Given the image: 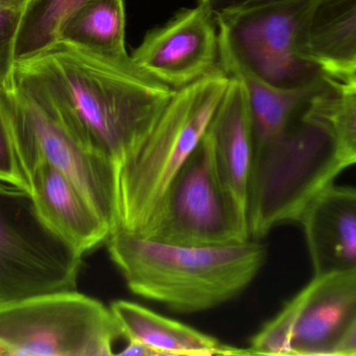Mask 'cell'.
Here are the masks:
<instances>
[{
    "instance_id": "6da1fadb",
    "label": "cell",
    "mask_w": 356,
    "mask_h": 356,
    "mask_svg": "<svg viewBox=\"0 0 356 356\" xmlns=\"http://www.w3.org/2000/svg\"><path fill=\"white\" fill-rule=\"evenodd\" d=\"M15 77L41 94L115 171L149 135L175 90L138 66L60 39L17 59Z\"/></svg>"
},
{
    "instance_id": "7a4b0ae2",
    "label": "cell",
    "mask_w": 356,
    "mask_h": 356,
    "mask_svg": "<svg viewBox=\"0 0 356 356\" xmlns=\"http://www.w3.org/2000/svg\"><path fill=\"white\" fill-rule=\"evenodd\" d=\"M111 261L133 294L178 314L209 311L240 296L267 261L257 240L226 246L168 244L116 231Z\"/></svg>"
},
{
    "instance_id": "3957f363",
    "label": "cell",
    "mask_w": 356,
    "mask_h": 356,
    "mask_svg": "<svg viewBox=\"0 0 356 356\" xmlns=\"http://www.w3.org/2000/svg\"><path fill=\"white\" fill-rule=\"evenodd\" d=\"M229 83L230 75L219 64L175 90L149 135L116 169L114 232L145 235L173 179L204 137Z\"/></svg>"
},
{
    "instance_id": "277c9868",
    "label": "cell",
    "mask_w": 356,
    "mask_h": 356,
    "mask_svg": "<svg viewBox=\"0 0 356 356\" xmlns=\"http://www.w3.org/2000/svg\"><path fill=\"white\" fill-rule=\"evenodd\" d=\"M345 169L330 134L300 115L284 135L254 153L248 196L251 238L259 240L282 224L299 223Z\"/></svg>"
},
{
    "instance_id": "5b68a950",
    "label": "cell",
    "mask_w": 356,
    "mask_h": 356,
    "mask_svg": "<svg viewBox=\"0 0 356 356\" xmlns=\"http://www.w3.org/2000/svg\"><path fill=\"white\" fill-rule=\"evenodd\" d=\"M6 90L10 141L24 179L27 182L39 163H49L76 186L113 233L116 227L113 161L88 146L48 100L26 84L15 79L14 85Z\"/></svg>"
},
{
    "instance_id": "8992f818",
    "label": "cell",
    "mask_w": 356,
    "mask_h": 356,
    "mask_svg": "<svg viewBox=\"0 0 356 356\" xmlns=\"http://www.w3.org/2000/svg\"><path fill=\"white\" fill-rule=\"evenodd\" d=\"M120 338L110 307L76 290L0 304V355L110 356Z\"/></svg>"
},
{
    "instance_id": "52a82bcc",
    "label": "cell",
    "mask_w": 356,
    "mask_h": 356,
    "mask_svg": "<svg viewBox=\"0 0 356 356\" xmlns=\"http://www.w3.org/2000/svg\"><path fill=\"white\" fill-rule=\"evenodd\" d=\"M320 0H282L217 19L220 65L276 86L307 79L305 47Z\"/></svg>"
},
{
    "instance_id": "ba28073f",
    "label": "cell",
    "mask_w": 356,
    "mask_h": 356,
    "mask_svg": "<svg viewBox=\"0 0 356 356\" xmlns=\"http://www.w3.org/2000/svg\"><path fill=\"white\" fill-rule=\"evenodd\" d=\"M143 238L194 247L251 240L248 217L222 183L209 132L173 179Z\"/></svg>"
},
{
    "instance_id": "9c48e42d",
    "label": "cell",
    "mask_w": 356,
    "mask_h": 356,
    "mask_svg": "<svg viewBox=\"0 0 356 356\" xmlns=\"http://www.w3.org/2000/svg\"><path fill=\"white\" fill-rule=\"evenodd\" d=\"M81 265L43 223L29 192L0 185V304L76 290Z\"/></svg>"
},
{
    "instance_id": "30bf717a",
    "label": "cell",
    "mask_w": 356,
    "mask_h": 356,
    "mask_svg": "<svg viewBox=\"0 0 356 356\" xmlns=\"http://www.w3.org/2000/svg\"><path fill=\"white\" fill-rule=\"evenodd\" d=\"M131 56L165 85L181 89L220 64L217 21L201 6L186 8L149 31Z\"/></svg>"
},
{
    "instance_id": "8fae6325",
    "label": "cell",
    "mask_w": 356,
    "mask_h": 356,
    "mask_svg": "<svg viewBox=\"0 0 356 356\" xmlns=\"http://www.w3.org/2000/svg\"><path fill=\"white\" fill-rule=\"evenodd\" d=\"M299 295L293 356L334 355L356 320V273L315 276Z\"/></svg>"
},
{
    "instance_id": "7c38bea8",
    "label": "cell",
    "mask_w": 356,
    "mask_h": 356,
    "mask_svg": "<svg viewBox=\"0 0 356 356\" xmlns=\"http://www.w3.org/2000/svg\"><path fill=\"white\" fill-rule=\"evenodd\" d=\"M27 182L38 215L76 254L83 257L106 244L112 234L110 226L64 173L41 162Z\"/></svg>"
},
{
    "instance_id": "4fadbf2b",
    "label": "cell",
    "mask_w": 356,
    "mask_h": 356,
    "mask_svg": "<svg viewBox=\"0 0 356 356\" xmlns=\"http://www.w3.org/2000/svg\"><path fill=\"white\" fill-rule=\"evenodd\" d=\"M316 277L356 273V188L328 186L303 213Z\"/></svg>"
},
{
    "instance_id": "5bb4252c",
    "label": "cell",
    "mask_w": 356,
    "mask_h": 356,
    "mask_svg": "<svg viewBox=\"0 0 356 356\" xmlns=\"http://www.w3.org/2000/svg\"><path fill=\"white\" fill-rule=\"evenodd\" d=\"M216 162L222 183L248 217L249 184L254 161V133L244 84L230 75V83L209 125Z\"/></svg>"
},
{
    "instance_id": "9a60e30c",
    "label": "cell",
    "mask_w": 356,
    "mask_h": 356,
    "mask_svg": "<svg viewBox=\"0 0 356 356\" xmlns=\"http://www.w3.org/2000/svg\"><path fill=\"white\" fill-rule=\"evenodd\" d=\"M110 309L123 338L146 345L152 356L249 355L248 350L223 344L209 334L131 301H114Z\"/></svg>"
},
{
    "instance_id": "2e32d148",
    "label": "cell",
    "mask_w": 356,
    "mask_h": 356,
    "mask_svg": "<svg viewBox=\"0 0 356 356\" xmlns=\"http://www.w3.org/2000/svg\"><path fill=\"white\" fill-rule=\"evenodd\" d=\"M303 56L328 79L345 82L355 77L356 0H320Z\"/></svg>"
},
{
    "instance_id": "e0dca14e",
    "label": "cell",
    "mask_w": 356,
    "mask_h": 356,
    "mask_svg": "<svg viewBox=\"0 0 356 356\" xmlns=\"http://www.w3.org/2000/svg\"><path fill=\"white\" fill-rule=\"evenodd\" d=\"M244 84L248 94L255 152L284 135L300 117L309 100L330 86L320 72L294 86H276L242 70L226 71ZM254 152V153H255Z\"/></svg>"
},
{
    "instance_id": "ac0fdd59",
    "label": "cell",
    "mask_w": 356,
    "mask_h": 356,
    "mask_svg": "<svg viewBox=\"0 0 356 356\" xmlns=\"http://www.w3.org/2000/svg\"><path fill=\"white\" fill-rule=\"evenodd\" d=\"M60 39L106 56H125L124 0L86 2L69 19Z\"/></svg>"
},
{
    "instance_id": "d6986e66",
    "label": "cell",
    "mask_w": 356,
    "mask_h": 356,
    "mask_svg": "<svg viewBox=\"0 0 356 356\" xmlns=\"http://www.w3.org/2000/svg\"><path fill=\"white\" fill-rule=\"evenodd\" d=\"M326 79L330 86L309 100L301 116L330 134L341 158L349 167L356 164V89Z\"/></svg>"
},
{
    "instance_id": "ffe728a7",
    "label": "cell",
    "mask_w": 356,
    "mask_h": 356,
    "mask_svg": "<svg viewBox=\"0 0 356 356\" xmlns=\"http://www.w3.org/2000/svg\"><path fill=\"white\" fill-rule=\"evenodd\" d=\"M89 0H33L17 41V59L35 54L62 37L72 15Z\"/></svg>"
},
{
    "instance_id": "44dd1931",
    "label": "cell",
    "mask_w": 356,
    "mask_h": 356,
    "mask_svg": "<svg viewBox=\"0 0 356 356\" xmlns=\"http://www.w3.org/2000/svg\"><path fill=\"white\" fill-rule=\"evenodd\" d=\"M299 305L300 295L298 293L253 336L247 349L249 355L293 356L291 342Z\"/></svg>"
},
{
    "instance_id": "7402d4cb",
    "label": "cell",
    "mask_w": 356,
    "mask_h": 356,
    "mask_svg": "<svg viewBox=\"0 0 356 356\" xmlns=\"http://www.w3.org/2000/svg\"><path fill=\"white\" fill-rule=\"evenodd\" d=\"M33 2L0 0V85H14L17 41L25 15Z\"/></svg>"
},
{
    "instance_id": "603a6c76",
    "label": "cell",
    "mask_w": 356,
    "mask_h": 356,
    "mask_svg": "<svg viewBox=\"0 0 356 356\" xmlns=\"http://www.w3.org/2000/svg\"><path fill=\"white\" fill-rule=\"evenodd\" d=\"M0 185L25 190L29 194V184L23 177L8 131V102L6 88L0 85Z\"/></svg>"
},
{
    "instance_id": "cb8c5ba5",
    "label": "cell",
    "mask_w": 356,
    "mask_h": 356,
    "mask_svg": "<svg viewBox=\"0 0 356 356\" xmlns=\"http://www.w3.org/2000/svg\"><path fill=\"white\" fill-rule=\"evenodd\" d=\"M280 1L282 0H198V6L217 20Z\"/></svg>"
},
{
    "instance_id": "d4e9b609",
    "label": "cell",
    "mask_w": 356,
    "mask_h": 356,
    "mask_svg": "<svg viewBox=\"0 0 356 356\" xmlns=\"http://www.w3.org/2000/svg\"><path fill=\"white\" fill-rule=\"evenodd\" d=\"M334 356H356V320L337 347Z\"/></svg>"
},
{
    "instance_id": "484cf974",
    "label": "cell",
    "mask_w": 356,
    "mask_h": 356,
    "mask_svg": "<svg viewBox=\"0 0 356 356\" xmlns=\"http://www.w3.org/2000/svg\"><path fill=\"white\" fill-rule=\"evenodd\" d=\"M341 83L347 84V85L351 86V87L355 88L356 89V77H353V79H348V81L341 82Z\"/></svg>"
},
{
    "instance_id": "4316f807",
    "label": "cell",
    "mask_w": 356,
    "mask_h": 356,
    "mask_svg": "<svg viewBox=\"0 0 356 356\" xmlns=\"http://www.w3.org/2000/svg\"><path fill=\"white\" fill-rule=\"evenodd\" d=\"M353 75H355V77H356V65L355 67V71H353Z\"/></svg>"
},
{
    "instance_id": "83f0119b",
    "label": "cell",
    "mask_w": 356,
    "mask_h": 356,
    "mask_svg": "<svg viewBox=\"0 0 356 356\" xmlns=\"http://www.w3.org/2000/svg\"><path fill=\"white\" fill-rule=\"evenodd\" d=\"M21 1H29V2H33V0H21Z\"/></svg>"
}]
</instances>
